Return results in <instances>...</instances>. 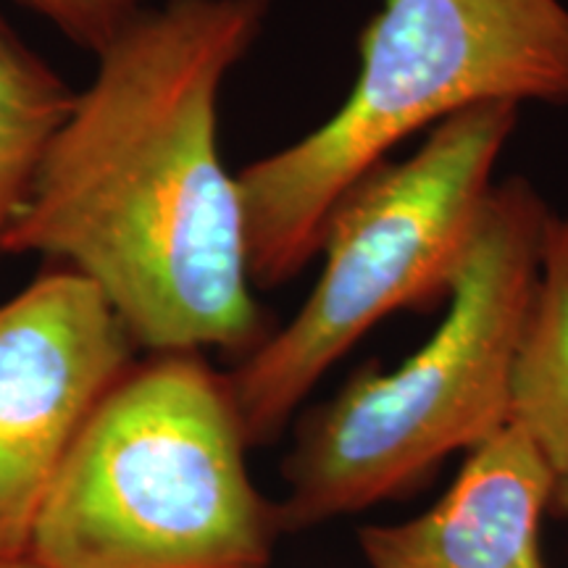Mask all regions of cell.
Instances as JSON below:
<instances>
[{
	"instance_id": "obj_1",
	"label": "cell",
	"mask_w": 568,
	"mask_h": 568,
	"mask_svg": "<svg viewBox=\"0 0 568 568\" xmlns=\"http://www.w3.org/2000/svg\"><path fill=\"white\" fill-rule=\"evenodd\" d=\"M274 0L148 3L95 59L6 240L101 290L138 351L251 355L255 301L219 95Z\"/></svg>"
},
{
	"instance_id": "obj_2",
	"label": "cell",
	"mask_w": 568,
	"mask_h": 568,
	"mask_svg": "<svg viewBox=\"0 0 568 568\" xmlns=\"http://www.w3.org/2000/svg\"><path fill=\"white\" fill-rule=\"evenodd\" d=\"M550 213L529 180L495 184L429 339L400 366L358 368L297 424L276 500L282 531L416 493L443 460L506 429Z\"/></svg>"
},
{
	"instance_id": "obj_3",
	"label": "cell",
	"mask_w": 568,
	"mask_h": 568,
	"mask_svg": "<svg viewBox=\"0 0 568 568\" xmlns=\"http://www.w3.org/2000/svg\"><path fill=\"white\" fill-rule=\"evenodd\" d=\"M481 103L568 109L564 0H385L343 105L237 174L255 287L295 280L339 201L400 142Z\"/></svg>"
},
{
	"instance_id": "obj_4",
	"label": "cell",
	"mask_w": 568,
	"mask_h": 568,
	"mask_svg": "<svg viewBox=\"0 0 568 568\" xmlns=\"http://www.w3.org/2000/svg\"><path fill=\"white\" fill-rule=\"evenodd\" d=\"M247 450L226 374L201 353L151 355L84 424L30 556L48 568H266L284 531Z\"/></svg>"
},
{
	"instance_id": "obj_5",
	"label": "cell",
	"mask_w": 568,
	"mask_h": 568,
	"mask_svg": "<svg viewBox=\"0 0 568 568\" xmlns=\"http://www.w3.org/2000/svg\"><path fill=\"white\" fill-rule=\"evenodd\" d=\"M518 111L481 103L445 119L408 159L382 163L339 201L301 311L226 374L251 447L274 443L376 324L450 301Z\"/></svg>"
},
{
	"instance_id": "obj_6",
	"label": "cell",
	"mask_w": 568,
	"mask_h": 568,
	"mask_svg": "<svg viewBox=\"0 0 568 568\" xmlns=\"http://www.w3.org/2000/svg\"><path fill=\"white\" fill-rule=\"evenodd\" d=\"M134 353L111 303L71 268L48 266L0 303V558L30 552L48 489Z\"/></svg>"
},
{
	"instance_id": "obj_7",
	"label": "cell",
	"mask_w": 568,
	"mask_h": 568,
	"mask_svg": "<svg viewBox=\"0 0 568 568\" xmlns=\"http://www.w3.org/2000/svg\"><path fill=\"white\" fill-rule=\"evenodd\" d=\"M556 477L514 424L468 453L432 508L358 531L372 568H545L539 524Z\"/></svg>"
},
{
	"instance_id": "obj_8",
	"label": "cell",
	"mask_w": 568,
	"mask_h": 568,
	"mask_svg": "<svg viewBox=\"0 0 568 568\" xmlns=\"http://www.w3.org/2000/svg\"><path fill=\"white\" fill-rule=\"evenodd\" d=\"M510 424L537 447L556 481L568 479V213H550L514 382Z\"/></svg>"
},
{
	"instance_id": "obj_9",
	"label": "cell",
	"mask_w": 568,
	"mask_h": 568,
	"mask_svg": "<svg viewBox=\"0 0 568 568\" xmlns=\"http://www.w3.org/2000/svg\"><path fill=\"white\" fill-rule=\"evenodd\" d=\"M77 90L0 17V261L48 145Z\"/></svg>"
},
{
	"instance_id": "obj_10",
	"label": "cell",
	"mask_w": 568,
	"mask_h": 568,
	"mask_svg": "<svg viewBox=\"0 0 568 568\" xmlns=\"http://www.w3.org/2000/svg\"><path fill=\"white\" fill-rule=\"evenodd\" d=\"M45 19L71 45L98 55L151 0H13Z\"/></svg>"
},
{
	"instance_id": "obj_11",
	"label": "cell",
	"mask_w": 568,
	"mask_h": 568,
	"mask_svg": "<svg viewBox=\"0 0 568 568\" xmlns=\"http://www.w3.org/2000/svg\"><path fill=\"white\" fill-rule=\"evenodd\" d=\"M552 510H556L558 516L568 518V479H560L556 481V489H552Z\"/></svg>"
},
{
	"instance_id": "obj_12",
	"label": "cell",
	"mask_w": 568,
	"mask_h": 568,
	"mask_svg": "<svg viewBox=\"0 0 568 568\" xmlns=\"http://www.w3.org/2000/svg\"><path fill=\"white\" fill-rule=\"evenodd\" d=\"M0 568H48L40 560H34L30 552L27 556H13V558H0Z\"/></svg>"
}]
</instances>
